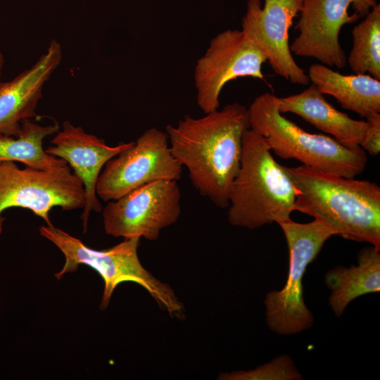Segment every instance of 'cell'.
I'll use <instances>...</instances> for the list:
<instances>
[{"instance_id":"obj_15","label":"cell","mask_w":380,"mask_h":380,"mask_svg":"<svg viewBox=\"0 0 380 380\" xmlns=\"http://www.w3.org/2000/svg\"><path fill=\"white\" fill-rule=\"evenodd\" d=\"M277 102L281 113L300 116L346 147H361L365 140L369 122L354 120L335 108L312 84L298 94L277 96Z\"/></svg>"},{"instance_id":"obj_8","label":"cell","mask_w":380,"mask_h":380,"mask_svg":"<svg viewBox=\"0 0 380 380\" xmlns=\"http://www.w3.org/2000/svg\"><path fill=\"white\" fill-rule=\"evenodd\" d=\"M182 167L172 153L166 132L152 127L106 163L96 194L108 202L155 181L178 182Z\"/></svg>"},{"instance_id":"obj_12","label":"cell","mask_w":380,"mask_h":380,"mask_svg":"<svg viewBox=\"0 0 380 380\" xmlns=\"http://www.w3.org/2000/svg\"><path fill=\"white\" fill-rule=\"evenodd\" d=\"M303 0H248L241 30L264 53L273 71L293 84L308 85V74L295 61L289 30L300 13Z\"/></svg>"},{"instance_id":"obj_16","label":"cell","mask_w":380,"mask_h":380,"mask_svg":"<svg viewBox=\"0 0 380 380\" xmlns=\"http://www.w3.org/2000/svg\"><path fill=\"white\" fill-rule=\"evenodd\" d=\"M309 81L341 107L366 119L380 113V80L369 74L342 75L324 64L310 66Z\"/></svg>"},{"instance_id":"obj_18","label":"cell","mask_w":380,"mask_h":380,"mask_svg":"<svg viewBox=\"0 0 380 380\" xmlns=\"http://www.w3.org/2000/svg\"><path fill=\"white\" fill-rule=\"evenodd\" d=\"M59 129L60 126L56 122L42 125L27 119L21 122L18 137L0 133V163L20 162L26 166L42 170H56L68 165L64 160L48 154L43 148L44 139L57 133Z\"/></svg>"},{"instance_id":"obj_13","label":"cell","mask_w":380,"mask_h":380,"mask_svg":"<svg viewBox=\"0 0 380 380\" xmlns=\"http://www.w3.org/2000/svg\"><path fill=\"white\" fill-rule=\"evenodd\" d=\"M51 144L52 146L45 149L46 152L64 160L83 184L85 203L80 219L83 232L86 233L91 213L102 210L96 194V184L104 165L128 148L132 141L109 146L104 139L87 133L82 127L64 121Z\"/></svg>"},{"instance_id":"obj_3","label":"cell","mask_w":380,"mask_h":380,"mask_svg":"<svg viewBox=\"0 0 380 380\" xmlns=\"http://www.w3.org/2000/svg\"><path fill=\"white\" fill-rule=\"evenodd\" d=\"M297 190L264 139L250 128L243 138L239 171L229 194L227 217L235 227L255 229L291 219Z\"/></svg>"},{"instance_id":"obj_4","label":"cell","mask_w":380,"mask_h":380,"mask_svg":"<svg viewBox=\"0 0 380 380\" xmlns=\"http://www.w3.org/2000/svg\"><path fill=\"white\" fill-rule=\"evenodd\" d=\"M248 110L250 129L278 157L346 177H355L365 170L367 156L361 147L350 148L333 137L306 132L279 112L273 94L259 95Z\"/></svg>"},{"instance_id":"obj_2","label":"cell","mask_w":380,"mask_h":380,"mask_svg":"<svg viewBox=\"0 0 380 380\" xmlns=\"http://www.w3.org/2000/svg\"><path fill=\"white\" fill-rule=\"evenodd\" d=\"M297 190L296 210L318 218L344 239L380 249V187L301 165L285 167Z\"/></svg>"},{"instance_id":"obj_21","label":"cell","mask_w":380,"mask_h":380,"mask_svg":"<svg viewBox=\"0 0 380 380\" xmlns=\"http://www.w3.org/2000/svg\"><path fill=\"white\" fill-rule=\"evenodd\" d=\"M369 127L361 148L372 156L380 152V113L366 119Z\"/></svg>"},{"instance_id":"obj_9","label":"cell","mask_w":380,"mask_h":380,"mask_svg":"<svg viewBox=\"0 0 380 380\" xmlns=\"http://www.w3.org/2000/svg\"><path fill=\"white\" fill-rule=\"evenodd\" d=\"M101 211L108 235L155 241L180 216V189L175 180L155 181L107 202Z\"/></svg>"},{"instance_id":"obj_19","label":"cell","mask_w":380,"mask_h":380,"mask_svg":"<svg viewBox=\"0 0 380 380\" xmlns=\"http://www.w3.org/2000/svg\"><path fill=\"white\" fill-rule=\"evenodd\" d=\"M353 46L346 63L354 74L380 80V5L377 4L352 30Z\"/></svg>"},{"instance_id":"obj_6","label":"cell","mask_w":380,"mask_h":380,"mask_svg":"<svg viewBox=\"0 0 380 380\" xmlns=\"http://www.w3.org/2000/svg\"><path fill=\"white\" fill-rule=\"evenodd\" d=\"M278 224L286 241L289 267L283 288L271 291L265 296V319L272 331L289 336L309 329L313 324L314 316L304 301L303 278L308 265L335 234L318 218L308 223L289 219Z\"/></svg>"},{"instance_id":"obj_11","label":"cell","mask_w":380,"mask_h":380,"mask_svg":"<svg viewBox=\"0 0 380 380\" xmlns=\"http://www.w3.org/2000/svg\"><path fill=\"white\" fill-rule=\"evenodd\" d=\"M377 4L376 0H303L291 53L329 67L344 68L347 57L339 42L341 27L365 18Z\"/></svg>"},{"instance_id":"obj_5","label":"cell","mask_w":380,"mask_h":380,"mask_svg":"<svg viewBox=\"0 0 380 380\" xmlns=\"http://www.w3.org/2000/svg\"><path fill=\"white\" fill-rule=\"evenodd\" d=\"M39 232L65 255L63 267L55 274L58 279L66 273L76 271L80 265L89 266L99 274L104 282L100 305L101 310L107 308L118 284L131 281L144 287L170 316L179 318L183 315L184 306L173 290L157 279L141 265L138 256L140 237L124 239L123 241L111 248L95 250L53 225L41 226Z\"/></svg>"},{"instance_id":"obj_22","label":"cell","mask_w":380,"mask_h":380,"mask_svg":"<svg viewBox=\"0 0 380 380\" xmlns=\"http://www.w3.org/2000/svg\"><path fill=\"white\" fill-rule=\"evenodd\" d=\"M4 65V56L3 53L0 51V82H1V77Z\"/></svg>"},{"instance_id":"obj_7","label":"cell","mask_w":380,"mask_h":380,"mask_svg":"<svg viewBox=\"0 0 380 380\" xmlns=\"http://www.w3.org/2000/svg\"><path fill=\"white\" fill-rule=\"evenodd\" d=\"M84 186L69 165L56 170H42L16 162L0 163V235L6 218L3 213L11 208H22L53 226L50 210L60 207L63 210L83 208Z\"/></svg>"},{"instance_id":"obj_1","label":"cell","mask_w":380,"mask_h":380,"mask_svg":"<svg viewBox=\"0 0 380 380\" xmlns=\"http://www.w3.org/2000/svg\"><path fill=\"white\" fill-rule=\"evenodd\" d=\"M201 118L186 115L165 127L172 155L189 172L198 193L226 208L241 163L243 138L250 128L248 110L239 103Z\"/></svg>"},{"instance_id":"obj_17","label":"cell","mask_w":380,"mask_h":380,"mask_svg":"<svg viewBox=\"0 0 380 380\" xmlns=\"http://www.w3.org/2000/svg\"><path fill=\"white\" fill-rule=\"evenodd\" d=\"M324 281L331 291L329 305L339 317L354 299L380 291V249L372 245L362 248L356 265L335 267L326 273Z\"/></svg>"},{"instance_id":"obj_20","label":"cell","mask_w":380,"mask_h":380,"mask_svg":"<svg viewBox=\"0 0 380 380\" xmlns=\"http://www.w3.org/2000/svg\"><path fill=\"white\" fill-rule=\"evenodd\" d=\"M220 380H300L301 374L287 354L279 355L269 362L250 371L220 373Z\"/></svg>"},{"instance_id":"obj_10","label":"cell","mask_w":380,"mask_h":380,"mask_svg":"<svg viewBox=\"0 0 380 380\" xmlns=\"http://www.w3.org/2000/svg\"><path fill=\"white\" fill-rule=\"evenodd\" d=\"M262 51L241 30H226L212 39L194 68L196 101L208 113L219 109L220 95L225 84L239 77L265 80Z\"/></svg>"},{"instance_id":"obj_14","label":"cell","mask_w":380,"mask_h":380,"mask_svg":"<svg viewBox=\"0 0 380 380\" xmlns=\"http://www.w3.org/2000/svg\"><path fill=\"white\" fill-rule=\"evenodd\" d=\"M61 44L53 39L29 69L7 82H0V133L18 137L21 122L36 115L43 88L62 59Z\"/></svg>"}]
</instances>
